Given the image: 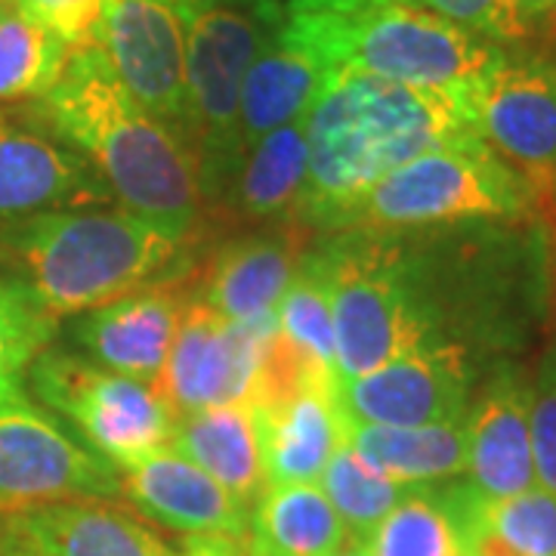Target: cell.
Returning a JSON list of instances; mask_svg holds the SVG:
<instances>
[{
	"label": "cell",
	"mask_w": 556,
	"mask_h": 556,
	"mask_svg": "<svg viewBox=\"0 0 556 556\" xmlns=\"http://www.w3.org/2000/svg\"><path fill=\"white\" fill-rule=\"evenodd\" d=\"M470 137L479 134L464 97L365 72H331L306 112L309 164L291 219L303 229H343L387 174Z\"/></svg>",
	"instance_id": "cell-1"
},
{
	"label": "cell",
	"mask_w": 556,
	"mask_h": 556,
	"mask_svg": "<svg viewBox=\"0 0 556 556\" xmlns=\"http://www.w3.org/2000/svg\"><path fill=\"white\" fill-rule=\"evenodd\" d=\"M38 102L47 130L93 164L121 211L186 241L199 232L204 195L195 155L174 127L124 93L97 43L72 50L60 80Z\"/></svg>",
	"instance_id": "cell-2"
},
{
	"label": "cell",
	"mask_w": 556,
	"mask_h": 556,
	"mask_svg": "<svg viewBox=\"0 0 556 556\" xmlns=\"http://www.w3.org/2000/svg\"><path fill=\"white\" fill-rule=\"evenodd\" d=\"M186 239L121 207H72L0 229V254L50 321L155 285Z\"/></svg>",
	"instance_id": "cell-3"
},
{
	"label": "cell",
	"mask_w": 556,
	"mask_h": 556,
	"mask_svg": "<svg viewBox=\"0 0 556 556\" xmlns=\"http://www.w3.org/2000/svg\"><path fill=\"white\" fill-rule=\"evenodd\" d=\"M281 35L328 72H365L464 100L504 60L489 40L415 0H368L346 13L288 16Z\"/></svg>",
	"instance_id": "cell-4"
},
{
	"label": "cell",
	"mask_w": 556,
	"mask_h": 556,
	"mask_svg": "<svg viewBox=\"0 0 556 556\" xmlns=\"http://www.w3.org/2000/svg\"><path fill=\"white\" fill-rule=\"evenodd\" d=\"M313 260L331 300L340 380L368 375L415 350L448 346L402 248L383 244L375 232L346 229L313 251Z\"/></svg>",
	"instance_id": "cell-5"
},
{
	"label": "cell",
	"mask_w": 556,
	"mask_h": 556,
	"mask_svg": "<svg viewBox=\"0 0 556 556\" xmlns=\"http://www.w3.org/2000/svg\"><path fill=\"white\" fill-rule=\"evenodd\" d=\"M532 182L479 137L424 152L365 192L343 229L405 232L464 219H510L529 211Z\"/></svg>",
	"instance_id": "cell-6"
},
{
	"label": "cell",
	"mask_w": 556,
	"mask_h": 556,
	"mask_svg": "<svg viewBox=\"0 0 556 556\" xmlns=\"http://www.w3.org/2000/svg\"><path fill=\"white\" fill-rule=\"evenodd\" d=\"M276 3L211 7L189 16L186 109L179 137L195 155L204 211L239 170V102L248 65L273 38Z\"/></svg>",
	"instance_id": "cell-7"
},
{
	"label": "cell",
	"mask_w": 556,
	"mask_h": 556,
	"mask_svg": "<svg viewBox=\"0 0 556 556\" xmlns=\"http://www.w3.org/2000/svg\"><path fill=\"white\" fill-rule=\"evenodd\" d=\"M28 383L40 405L115 470L170 445L174 415L152 383L60 350H43L31 362Z\"/></svg>",
	"instance_id": "cell-8"
},
{
	"label": "cell",
	"mask_w": 556,
	"mask_h": 556,
	"mask_svg": "<svg viewBox=\"0 0 556 556\" xmlns=\"http://www.w3.org/2000/svg\"><path fill=\"white\" fill-rule=\"evenodd\" d=\"M276 334V318L229 321L192 294L152 390L174 417L219 405L260 408L266 399Z\"/></svg>",
	"instance_id": "cell-9"
},
{
	"label": "cell",
	"mask_w": 556,
	"mask_h": 556,
	"mask_svg": "<svg viewBox=\"0 0 556 556\" xmlns=\"http://www.w3.org/2000/svg\"><path fill=\"white\" fill-rule=\"evenodd\" d=\"M121 495L118 470L25 396L0 402V517L60 501Z\"/></svg>",
	"instance_id": "cell-10"
},
{
	"label": "cell",
	"mask_w": 556,
	"mask_h": 556,
	"mask_svg": "<svg viewBox=\"0 0 556 556\" xmlns=\"http://www.w3.org/2000/svg\"><path fill=\"white\" fill-rule=\"evenodd\" d=\"M189 16L170 0H105L93 43L124 93L179 134Z\"/></svg>",
	"instance_id": "cell-11"
},
{
	"label": "cell",
	"mask_w": 556,
	"mask_h": 556,
	"mask_svg": "<svg viewBox=\"0 0 556 556\" xmlns=\"http://www.w3.org/2000/svg\"><path fill=\"white\" fill-rule=\"evenodd\" d=\"M338 405L350 424L424 427L467 420L470 358L457 346H427L368 375L338 380Z\"/></svg>",
	"instance_id": "cell-12"
},
{
	"label": "cell",
	"mask_w": 556,
	"mask_h": 556,
	"mask_svg": "<svg viewBox=\"0 0 556 556\" xmlns=\"http://www.w3.org/2000/svg\"><path fill=\"white\" fill-rule=\"evenodd\" d=\"M482 142L529 182H556V72L544 62L501 60L470 90Z\"/></svg>",
	"instance_id": "cell-13"
},
{
	"label": "cell",
	"mask_w": 556,
	"mask_h": 556,
	"mask_svg": "<svg viewBox=\"0 0 556 556\" xmlns=\"http://www.w3.org/2000/svg\"><path fill=\"white\" fill-rule=\"evenodd\" d=\"M109 201V186L80 152L43 130L0 118V229Z\"/></svg>",
	"instance_id": "cell-14"
},
{
	"label": "cell",
	"mask_w": 556,
	"mask_h": 556,
	"mask_svg": "<svg viewBox=\"0 0 556 556\" xmlns=\"http://www.w3.org/2000/svg\"><path fill=\"white\" fill-rule=\"evenodd\" d=\"M192 288L179 276L161 278L127 298L75 318L72 338L100 368L152 383L170 353Z\"/></svg>",
	"instance_id": "cell-15"
},
{
	"label": "cell",
	"mask_w": 556,
	"mask_h": 556,
	"mask_svg": "<svg viewBox=\"0 0 556 556\" xmlns=\"http://www.w3.org/2000/svg\"><path fill=\"white\" fill-rule=\"evenodd\" d=\"M118 477L121 495L142 517L155 519L170 532L186 538H248L251 507L170 445L118 467Z\"/></svg>",
	"instance_id": "cell-16"
},
{
	"label": "cell",
	"mask_w": 556,
	"mask_h": 556,
	"mask_svg": "<svg viewBox=\"0 0 556 556\" xmlns=\"http://www.w3.org/2000/svg\"><path fill=\"white\" fill-rule=\"evenodd\" d=\"M303 260L298 229L248 232L214 251L192 291L229 321H269Z\"/></svg>",
	"instance_id": "cell-17"
},
{
	"label": "cell",
	"mask_w": 556,
	"mask_h": 556,
	"mask_svg": "<svg viewBox=\"0 0 556 556\" xmlns=\"http://www.w3.org/2000/svg\"><path fill=\"white\" fill-rule=\"evenodd\" d=\"M467 485L485 501L535 489L529 383L501 371L467 412Z\"/></svg>",
	"instance_id": "cell-18"
},
{
	"label": "cell",
	"mask_w": 556,
	"mask_h": 556,
	"mask_svg": "<svg viewBox=\"0 0 556 556\" xmlns=\"http://www.w3.org/2000/svg\"><path fill=\"white\" fill-rule=\"evenodd\" d=\"M257 415L266 485L318 482L343 445L346 420L338 405V387L303 383L257 408Z\"/></svg>",
	"instance_id": "cell-19"
},
{
	"label": "cell",
	"mask_w": 556,
	"mask_h": 556,
	"mask_svg": "<svg viewBox=\"0 0 556 556\" xmlns=\"http://www.w3.org/2000/svg\"><path fill=\"white\" fill-rule=\"evenodd\" d=\"M464 556H556V495L541 485L485 501L467 482L437 485Z\"/></svg>",
	"instance_id": "cell-20"
},
{
	"label": "cell",
	"mask_w": 556,
	"mask_h": 556,
	"mask_svg": "<svg viewBox=\"0 0 556 556\" xmlns=\"http://www.w3.org/2000/svg\"><path fill=\"white\" fill-rule=\"evenodd\" d=\"M328 68L306 53L300 43L288 40L281 28L263 43L241 84L239 102V149L241 155L278 127L306 118L321 93Z\"/></svg>",
	"instance_id": "cell-21"
},
{
	"label": "cell",
	"mask_w": 556,
	"mask_h": 556,
	"mask_svg": "<svg viewBox=\"0 0 556 556\" xmlns=\"http://www.w3.org/2000/svg\"><path fill=\"white\" fill-rule=\"evenodd\" d=\"M7 517L50 556H170L149 526L109 501H60Z\"/></svg>",
	"instance_id": "cell-22"
},
{
	"label": "cell",
	"mask_w": 556,
	"mask_h": 556,
	"mask_svg": "<svg viewBox=\"0 0 556 556\" xmlns=\"http://www.w3.org/2000/svg\"><path fill=\"white\" fill-rule=\"evenodd\" d=\"M170 448L199 464L207 477L217 479L248 507H254L266 492L260 415L254 405H219L174 417Z\"/></svg>",
	"instance_id": "cell-23"
},
{
	"label": "cell",
	"mask_w": 556,
	"mask_h": 556,
	"mask_svg": "<svg viewBox=\"0 0 556 556\" xmlns=\"http://www.w3.org/2000/svg\"><path fill=\"white\" fill-rule=\"evenodd\" d=\"M343 442L371 470L390 477L399 485H433L460 477L467 470L464 420L424 424V427H383V424L346 420Z\"/></svg>",
	"instance_id": "cell-24"
},
{
	"label": "cell",
	"mask_w": 556,
	"mask_h": 556,
	"mask_svg": "<svg viewBox=\"0 0 556 556\" xmlns=\"http://www.w3.org/2000/svg\"><path fill=\"white\" fill-rule=\"evenodd\" d=\"M350 541L318 482L266 485L251 507L248 556H331Z\"/></svg>",
	"instance_id": "cell-25"
},
{
	"label": "cell",
	"mask_w": 556,
	"mask_h": 556,
	"mask_svg": "<svg viewBox=\"0 0 556 556\" xmlns=\"http://www.w3.org/2000/svg\"><path fill=\"white\" fill-rule=\"evenodd\" d=\"M306 164H309L306 118L291 121L266 134L241 155L239 170L226 182L236 192L229 201V211L254 223L285 217V214L294 217L306 182Z\"/></svg>",
	"instance_id": "cell-26"
},
{
	"label": "cell",
	"mask_w": 556,
	"mask_h": 556,
	"mask_svg": "<svg viewBox=\"0 0 556 556\" xmlns=\"http://www.w3.org/2000/svg\"><path fill=\"white\" fill-rule=\"evenodd\" d=\"M281 340L318 380L338 383V350H334V318L325 278L313 254H303L294 281L276 309Z\"/></svg>",
	"instance_id": "cell-27"
},
{
	"label": "cell",
	"mask_w": 556,
	"mask_h": 556,
	"mask_svg": "<svg viewBox=\"0 0 556 556\" xmlns=\"http://www.w3.org/2000/svg\"><path fill=\"white\" fill-rule=\"evenodd\" d=\"M72 47L43 25L7 10L0 16V105L43 100L60 80Z\"/></svg>",
	"instance_id": "cell-28"
},
{
	"label": "cell",
	"mask_w": 556,
	"mask_h": 556,
	"mask_svg": "<svg viewBox=\"0 0 556 556\" xmlns=\"http://www.w3.org/2000/svg\"><path fill=\"white\" fill-rule=\"evenodd\" d=\"M365 544L375 556H464L437 482L412 485Z\"/></svg>",
	"instance_id": "cell-29"
},
{
	"label": "cell",
	"mask_w": 556,
	"mask_h": 556,
	"mask_svg": "<svg viewBox=\"0 0 556 556\" xmlns=\"http://www.w3.org/2000/svg\"><path fill=\"white\" fill-rule=\"evenodd\" d=\"M318 485L331 501V507L338 510L350 538H358V541H368V535L383 522V517L412 489V485H399L390 477L371 470L346 442L340 445L338 455L328 460Z\"/></svg>",
	"instance_id": "cell-30"
},
{
	"label": "cell",
	"mask_w": 556,
	"mask_h": 556,
	"mask_svg": "<svg viewBox=\"0 0 556 556\" xmlns=\"http://www.w3.org/2000/svg\"><path fill=\"white\" fill-rule=\"evenodd\" d=\"M53 338V321L13 276H0V402L22 396L31 362Z\"/></svg>",
	"instance_id": "cell-31"
},
{
	"label": "cell",
	"mask_w": 556,
	"mask_h": 556,
	"mask_svg": "<svg viewBox=\"0 0 556 556\" xmlns=\"http://www.w3.org/2000/svg\"><path fill=\"white\" fill-rule=\"evenodd\" d=\"M529 433L535 482L556 495V346L538 362L535 380L529 383Z\"/></svg>",
	"instance_id": "cell-32"
},
{
	"label": "cell",
	"mask_w": 556,
	"mask_h": 556,
	"mask_svg": "<svg viewBox=\"0 0 556 556\" xmlns=\"http://www.w3.org/2000/svg\"><path fill=\"white\" fill-rule=\"evenodd\" d=\"M10 10L43 25L72 50L90 47L97 38L105 0H7Z\"/></svg>",
	"instance_id": "cell-33"
},
{
	"label": "cell",
	"mask_w": 556,
	"mask_h": 556,
	"mask_svg": "<svg viewBox=\"0 0 556 556\" xmlns=\"http://www.w3.org/2000/svg\"><path fill=\"white\" fill-rule=\"evenodd\" d=\"M415 3L473 31L479 38L507 40L526 35V22L517 13L514 0H415Z\"/></svg>",
	"instance_id": "cell-34"
},
{
	"label": "cell",
	"mask_w": 556,
	"mask_h": 556,
	"mask_svg": "<svg viewBox=\"0 0 556 556\" xmlns=\"http://www.w3.org/2000/svg\"><path fill=\"white\" fill-rule=\"evenodd\" d=\"M170 556H248L244 554V541L239 538H219V535H195L186 538L182 547Z\"/></svg>",
	"instance_id": "cell-35"
},
{
	"label": "cell",
	"mask_w": 556,
	"mask_h": 556,
	"mask_svg": "<svg viewBox=\"0 0 556 556\" xmlns=\"http://www.w3.org/2000/svg\"><path fill=\"white\" fill-rule=\"evenodd\" d=\"M0 556H50L10 517H0Z\"/></svg>",
	"instance_id": "cell-36"
},
{
	"label": "cell",
	"mask_w": 556,
	"mask_h": 556,
	"mask_svg": "<svg viewBox=\"0 0 556 556\" xmlns=\"http://www.w3.org/2000/svg\"><path fill=\"white\" fill-rule=\"evenodd\" d=\"M368 0H288V16H306V13H346Z\"/></svg>",
	"instance_id": "cell-37"
},
{
	"label": "cell",
	"mask_w": 556,
	"mask_h": 556,
	"mask_svg": "<svg viewBox=\"0 0 556 556\" xmlns=\"http://www.w3.org/2000/svg\"><path fill=\"white\" fill-rule=\"evenodd\" d=\"M170 3H177L186 16H192V13L211 10V7H266L269 0H170Z\"/></svg>",
	"instance_id": "cell-38"
},
{
	"label": "cell",
	"mask_w": 556,
	"mask_h": 556,
	"mask_svg": "<svg viewBox=\"0 0 556 556\" xmlns=\"http://www.w3.org/2000/svg\"><path fill=\"white\" fill-rule=\"evenodd\" d=\"M517 13L522 16V22H529L532 16H541V13H551L556 7V0H514Z\"/></svg>",
	"instance_id": "cell-39"
},
{
	"label": "cell",
	"mask_w": 556,
	"mask_h": 556,
	"mask_svg": "<svg viewBox=\"0 0 556 556\" xmlns=\"http://www.w3.org/2000/svg\"><path fill=\"white\" fill-rule=\"evenodd\" d=\"M331 556H375L371 551H368V544L365 541H358V538H350L343 547H340L338 554H331Z\"/></svg>",
	"instance_id": "cell-40"
},
{
	"label": "cell",
	"mask_w": 556,
	"mask_h": 556,
	"mask_svg": "<svg viewBox=\"0 0 556 556\" xmlns=\"http://www.w3.org/2000/svg\"><path fill=\"white\" fill-rule=\"evenodd\" d=\"M7 10H10V7H7V0H0V16H3Z\"/></svg>",
	"instance_id": "cell-41"
}]
</instances>
